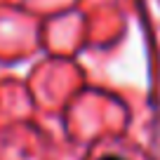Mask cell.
<instances>
[{
  "mask_svg": "<svg viewBox=\"0 0 160 160\" xmlns=\"http://www.w3.org/2000/svg\"><path fill=\"white\" fill-rule=\"evenodd\" d=\"M101 160H122V158H118V155H106V158H101Z\"/></svg>",
  "mask_w": 160,
  "mask_h": 160,
  "instance_id": "1",
  "label": "cell"
}]
</instances>
